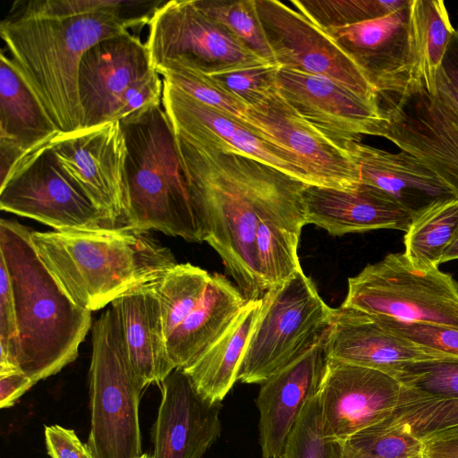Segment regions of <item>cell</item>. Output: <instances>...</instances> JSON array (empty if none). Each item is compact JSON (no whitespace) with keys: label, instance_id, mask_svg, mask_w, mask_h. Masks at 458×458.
Returning a JSON list of instances; mask_svg holds the SVG:
<instances>
[{"label":"cell","instance_id":"cell-41","mask_svg":"<svg viewBox=\"0 0 458 458\" xmlns=\"http://www.w3.org/2000/svg\"><path fill=\"white\" fill-rule=\"evenodd\" d=\"M0 371L18 369L20 337L11 277L0 258Z\"/></svg>","mask_w":458,"mask_h":458},{"label":"cell","instance_id":"cell-18","mask_svg":"<svg viewBox=\"0 0 458 458\" xmlns=\"http://www.w3.org/2000/svg\"><path fill=\"white\" fill-rule=\"evenodd\" d=\"M162 106L174 134L225 153L256 159L313 186L295 158L236 117L205 105L163 80Z\"/></svg>","mask_w":458,"mask_h":458},{"label":"cell","instance_id":"cell-49","mask_svg":"<svg viewBox=\"0 0 458 458\" xmlns=\"http://www.w3.org/2000/svg\"><path fill=\"white\" fill-rule=\"evenodd\" d=\"M458 259V232L443 254L441 263Z\"/></svg>","mask_w":458,"mask_h":458},{"label":"cell","instance_id":"cell-5","mask_svg":"<svg viewBox=\"0 0 458 458\" xmlns=\"http://www.w3.org/2000/svg\"><path fill=\"white\" fill-rule=\"evenodd\" d=\"M127 146L129 210L125 225L205 242L182 169L175 135L162 106L121 123Z\"/></svg>","mask_w":458,"mask_h":458},{"label":"cell","instance_id":"cell-2","mask_svg":"<svg viewBox=\"0 0 458 458\" xmlns=\"http://www.w3.org/2000/svg\"><path fill=\"white\" fill-rule=\"evenodd\" d=\"M175 135L179 160L207 242L247 301L263 291L255 250L263 217L307 184L256 159Z\"/></svg>","mask_w":458,"mask_h":458},{"label":"cell","instance_id":"cell-30","mask_svg":"<svg viewBox=\"0 0 458 458\" xmlns=\"http://www.w3.org/2000/svg\"><path fill=\"white\" fill-rule=\"evenodd\" d=\"M390 417L423 444L458 438V399L425 396L403 386L400 401Z\"/></svg>","mask_w":458,"mask_h":458},{"label":"cell","instance_id":"cell-25","mask_svg":"<svg viewBox=\"0 0 458 458\" xmlns=\"http://www.w3.org/2000/svg\"><path fill=\"white\" fill-rule=\"evenodd\" d=\"M348 150L359 167L360 182L375 187L416 216L434 203L458 195L413 155L391 153L360 142Z\"/></svg>","mask_w":458,"mask_h":458},{"label":"cell","instance_id":"cell-3","mask_svg":"<svg viewBox=\"0 0 458 458\" xmlns=\"http://www.w3.org/2000/svg\"><path fill=\"white\" fill-rule=\"evenodd\" d=\"M55 278L79 306L96 311L122 294L153 284L177 264L148 231L127 225L30 232Z\"/></svg>","mask_w":458,"mask_h":458},{"label":"cell","instance_id":"cell-37","mask_svg":"<svg viewBox=\"0 0 458 458\" xmlns=\"http://www.w3.org/2000/svg\"><path fill=\"white\" fill-rule=\"evenodd\" d=\"M396 380L418 394L458 399V358H440L407 363Z\"/></svg>","mask_w":458,"mask_h":458},{"label":"cell","instance_id":"cell-19","mask_svg":"<svg viewBox=\"0 0 458 458\" xmlns=\"http://www.w3.org/2000/svg\"><path fill=\"white\" fill-rule=\"evenodd\" d=\"M154 69L146 43L131 31L90 47L81 58L78 75L83 128L114 121L130 88Z\"/></svg>","mask_w":458,"mask_h":458},{"label":"cell","instance_id":"cell-8","mask_svg":"<svg viewBox=\"0 0 458 458\" xmlns=\"http://www.w3.org/2000/svg\"><path fill=\"white\" fill-rule=\"evenodd\" d=\"M341 306L397 320L458 327V282L437 268L414 267L390 253L348 279Z\"/></svg>","mask_w":458,"mask_h":458},{"label":"cell","instance_id":"cell-10","mask_svg":"<svg viewBox=\"0 0 458 458\" xmlns=\"http://www.w3.org/2000/svg\"><path fill=\"white\" fill-rule=\"evenodd\" d=\"M239 120L292 155L313 186L347 191L360 183L359 167L348 150L301 117L277 87L248 106Z\"/></svg>","mask_w":458,"mask_h":458},{"label":"cell","instance_id":"cell-21","mask_svg":"<svg viewBox=\"0 0 458 458\" xmlns=\"http://www.w3.org/2000/svg\"><path fill=\"white\" fill-rule=\"evenodd\" d=\"M327 333L305 353L261 384L255 403L259 414L262 458H280L301 412L318 394L328 360Z\"/></svg>","mask_w":458,"mask_h":458},{"label":"cell","instance_id":"cell-11","mask_svg":"<svg viewBox=\"0 0 458 458\" xmlns=\"http://www.w3.org/2000/svg\"><path fill=\"white\" fill-rule=\"evenodd\" d=\"M51 150L89 200L116 225L129 210L127 146L119 121L60 132Z\"/></svg>","mask_w":458,"mask_h":458},{"label":"cell","instance_id":"cell-6","mask_svg":"<svg viewBox=\"0 0 458 458\" xmlns=\"http://www.w3.org/2000/svg\"><path fill=\"white\" fill-rule=\"evenodd\" d=\"M89 371L94 458H137L142 453L139 403L142 392L124 350L111 308L91 327Z\"/></svg>","mask_w":458,"mask_h":458},{"label":"cell","instance_id":"cell-44","mask_svg":"<svg viewBox=\"0 0 458 458\" xmlns=\"http://www.w3.org/2000/svg\"><path fill=\"white\" fill-rule=\"evenodd\" d=\"M35 384L19 369L0 371V407L13 406Z\"/></svg>","mask_w":458,"mask_h":458},{"label":"cell","instance_id":"cell-17","mask_svg":"<svg viewBox=\"0 0 458 458\" xmlns=\"http://www.w3.org/2000/svg\"><path fill=\"white\" fill-rule=\"evenodd\" d=\"M148 25L146 46L155 69L175 58L206 67L265 60L201 12L194 0L161 3Z\"/></svg>","mask_w":458,"mask_h":458},{"label":"cell","instance_id":"cell-26","mask_svg":"<svg viewBox=\"0 0 458 458\" xmlns=\"http://www.w3.org/2000/svg\"><path fill=\"white\" fill-rule=\"evenodd\" d=\"M110 308L140 388L151 384L159 386L175 367L168 353L160 302L153 284L122 294Z\"/></svg>","mask_w":458,"mask_h":458},{"label":"cell","instance_id":"cell-9","mask_svg":"<svg viewBox=\"0 0 458 458\" xmlns=\"http://www.w3.org/2000/svg\"><path fill=\"white\" fill-rule=\"evenodd\" d=\"M377 96L383 138L420 159L458 195V118L420 80Z\"/></svg>","mask_w":458,"mask_h":458},{"label":"cell","instance_id":"cell-12","mask_svg":"<svg viewBox=\"0 0 458 458\" xmlns=\"http://www.w3.org/2000/svg\"><path fill=\"white\" fill-rule=\"evenodd\" d=\"M275 59L282 68L328 78L360 96L377 101L362 69L329 35L297 10L278 0H256Z\"/></svg>","mask_w":458,"mask_h":458},{"label":"cell","instance_id":"cell-29","mask_svg":"<svg viewBox=\"0 0 458 458\" xmlns=\"http://www.w3.org/2000/svg\"><path fill=\"white\" fill-rule=\"evenodd\" d=\"M457 232L458 198L437 201L412 218L403 236V253L416 268H437Z\"/></svg>","mask_w":458,"mask_h":458},{"label":"cell","instance_id":"cell-31","mask_svg":"<svg viewBox=\"0 0 458 458\" xmlns=\"http://www.w3.org/2000/svg\"><path fill=\"white\" fill-rule=\"evenodd\" d=\"M412 12L420 55L421 83L435 96L437 71L455 29L442 0H413Z\"/></svg>","mask_w":458,"mask_h":458},{"label":"cell","instance_id":"cell-14","mask_svg":"<svg viewBox=\"0 0 458 458\" xmlns=\"http://www.w3.org/2000/svg\"><path fill=\"white\" fill-rule=\"evenodd\" d=\"M402 391L399 381L384 372L328 358L317 394L323 437L345 442L386 420Z\"/></svg>","mask_w":458,"mask_h":458},{"label":"cell","instance_id":"cell-35","mask_svg":"<svg viewBox=\"0 0 458 458\" xmlns=\"http://www.w3.org/2000/svg\"><path fill=\"white\" fill-rule=\"evenodd\" d=\"M409 0H293L291 4L324 30L350 26L388 15Z\"/></svg>","mask_w":458,"mask_h":458},{"label":"cell","instance_id":"cell-1","mask_svg":"<svg viewBox=\"0 0 458 458\" xmlns=\"http://www.w3.org/2000/svg\"><path fill=\"white\" fill-rule=\"evenodd\" d=\"M155 2L30 0L1 21L0 34L17 72L63 133L83 128L78 75L97 43L148 24L127 12Z\"/></svg>","mask_w":458,"mask_h":458},{"label":"cell","instance_id":"cell-7","mask_svg":"<svg viewBox=\"0 0 458 458\" xmlns=\"http://www.w3.org/2000/svg\"><path fill=\"white\" fill-rule=\"evenodd\" d=\"M333 316L334 309L302 269L268 290L236 380L263 384L314 346L329 329Z\"/></svg>","mask_w":458,"mask_h":458},{"label":"cell","instance_id":"cell-32","mask_svg":"<svg viewBox=\"0 0 458 458\" xmlns=\"http://www.w3.org/2000/svg\"><path fill=\"white\" fill-rule=\"evenodd\" d=\"M211 276L190 263H177L153 283L166 339L201 300Z\"/></svg>","mask_w":458,"mask_h":458},{"label":"cell","instance_id":"cell-36","mask_svg":"<svg viewBox=\"0 0 458 458\" xmlns=\"http://www.w3.org/2000/svg\"><path fill=\"white\" fill-rule=\"evenodd\" d=\"M200 66L220 87L247 106L259 102L277 87L281 68L266 60Z\"/></svg>","mask_w":458,"mask_h":458},{"label":"cell","instance_id":"cell-45","mask_svg":"<svg viewBox=\"0 0 458 458\" xmlns=\"http://www.w3.org/2000/svg\"><path fill=\"white\" fill-rule=\"evenodd\" d=\"M439 70L458 90V26L448 43Z\"/></svg>","mask_w":458,"mask_h":458},{"label":"cell","instance_id":"cell-4","mask_svg":"<svg viewBox=\"0 0 458 458\" xmlns=\"http://www.w3.org/2000/svg\"><path fill=\"white\" fill-rule=\"evenodd\" d=\"M30 232L0 220V258L11 277L20 337L17 367L37 383L77 358L92 322L91 311L75 303L46 267Z\"/></svg>","mask_w":458,"mask_h":458},{"label":"cell","instance_id":"cell-50","mask_svg":"<svg viewBox=\"0 0 458 458\" xmlns=\"http://www.w3.org/2000/svg\"><path fill=\"white\" fill-rule=\"evenodd\" d=\"M137 458H152V456L148 454H142L140 456Z\"/></svg>","mask_w":458,"mask_h":458},{"label":"cell","instance_id":"cell-46","mask_svg":"<svg viewBox=\"0 0 458 458\" xmlns=\"http://www.w3.org/2000/svg\"><path fill=\"white\" fill-rule=\"evenodd\" d=\"M437 98L458 118V90L438 69L437 74Z\"/></svg>","mask_w":458,"mask_h":458},{"label":"cell","instance_id":"cell-20","mask_svg":"<svg viewBox=\"0 0 458 458\" xmlns=\"http://www.w3.org/2000/svg\"><path fill=\"white\" fill-rule=\"evenodd\" d=\"M162 399L151 429L152 458H203L222 431V402H211L175 368L159 385Z\"/></svg>","mask_w":458,"mask_h":458},{"label":"cell","instance_id":"cell-13","mask_svg":"<svg viewBox=\"0 0 458 458\" xmlns=\"http://www.w3.org/2000/svg\"><path fill=\"white\" fill-rule=\"evenodd\" d=\"M0 208L37 220L54 230L119 226L64 171L51 147L0 186Z\"/></svg>","mask_w":458,"mask_h":458},{"label":"cell","instance_id":"cell-27","mask_svg":"<svg viewBox=\"0 0 458 458\" xmlns=\"http://www.w3.org/2000/svg\"><path fill=\"white\" fill-rule=\"evenodd\" d=\"M248 301L225 276L214 274L196 307L166 339L175 368L185 369L229 328Z\"/></svg>","mask_w":458,"mask_h":458},{"label":"cell","instance_id":"cell-38","mask_svg":"<svg viewBox=\"0 0 458 458\" xmlns=\"http://www.w3.org/2000/svg\"><path fill=\"white\" fill-rule=\"evenodd\" d=\"M345 442L379 458H424L423 443L391 417Z\"/></svg>","mask_w":458,"mask_h":458},{"label":"cell","instance_id":"cell-33","mask_svg":"<svg viewBox=\"0 0 458 458\" xmlns=\"http://www.w3.org/2000/svg\"><path fill=\"white\" fill-rule=\"evenodd\" d=\"M194 3L201 12L259 57L276 64L256 0H194Z\"/></svg>","mask_w":458,"mask_h":458},{"label":"cell","instance_id":"cell-47","mask_svg":"<svg viewBox=\"0 0 458 458\" xmlns=\"http://www.w3.org/2000/svg\"><path fill=\"white\" fill-rule=\"evenodd\" d=\"M423 445L424 458H458V438Z\"/></svg>","mask_w":458,"mask_h":458},{"label":"cell","instance_id":"cell-22","mask_svg":"<svg viewBox=\"0 0 458 458\" xmlns=\"http://www.w3.org/2000/svg\"><path fill=\"white\" fill-rule=\"evenodd\" d=\"M61 131L17 72L0 55L1 185L42 151Z\"/></svg>","mask_w":458,"mask_h":458},{"label":"cell","instance_id":"cell-23","mask_svg":"<svg viewBox=\"0 0 458 458\" xmlns=\"http://www.w3.org/2000/svg\"><path fill=\"white\" fill-rule=\"evenodd\" d=\"M326 349L329 359L373 369L394 378L407 363L444 358L389 331L375 315L344 306L334 309Z\"/></svg>","mask_w":458,"mask_h":458},{"label":"cell","instance_id":"cell-43","mask_svg":"<svg viewBox=\"0 0 458 458\" xmlns=\"http://www.w3.org/2000/svg\"><path fill=\"white\" fill-rule=\"evenodd\" d=\"M45 439L51 458H94L72 429L59 425L46 426Z\"/></svg>","mask_w":458,"mask_h":458},{"label":"cell","instance_id":"cell-24","mask_svg":"<svg viewBox=\"0 0 458 458\" xmlns=\"http://www.w3.org/2000/svg\"><path fill=\"white\" fill-rule=\"evenodd\" d=\"M303 201L307 224L331 235L376 229L406 232L413 218L386 193L363 183L347 191L309 185Z\"/></svg>","mask_w":458,"mask_h":458},{"label":"cell","instance_id":"cell-16","mask_svg":"<svg viewBox=\"0 0 458 458\" xmlns=\"http://www.w3.org/2000/svg\"><path fill=\"white\" fill-rule=\"evenodd\" d=\"M277 89L301 117L344 148L364 135L383 137L386 119L378 100L328 78L282 67Z\"/></svg>","mask_w":458,"mask_h":458},{"label":"cell","instance_id":"cell-15","mask_svg":"<svg viewBox=\"0 0 458 458\" xmlns=\"http://www.w3.org/2000/svg\"><path fill=\"white\" fill-rule=\"evenodd\" d=\"M412 2L381 18L326 30L377 93L396 92L412 80L421 81Z\"/></svg>","mask_w":458,"mask_h":458},{"label":"cell","instance_id":"cell-42","mask_svg":"<svg viewBox=\"0 0 458 458\" xmlns=\"http://www.w3.org/2000/svg\"><path fill=\"white\" fill-rule=\"evenodd\" d=\"M163 79L154 69L136 81L125 94L114 121L130 123L162 106Z\"/></svg>","mask_w":458,"mask_h":458},{"label":"cell","instance_id":"cell-28","mask_svg":"<svg viewBox=\"0 0 458 458\" xmlns=\"http://www.w3.org/2000/svg\"><path fill=\"white\" fill-rule=\"evenodd\" d=\"M261 308L262 298L248 301L226 332L183 369L196 390L209 401L222 402L237 381V371Z\"/></svg>","mask_w":458,"mask_h":458},{"label":"cell","instance_id":"cell-34","mask_svg":"<svg viewBox=\"0 0 458 458\" xmlns=\"http://www.w3.org/2000/svg\"><path fill=\"white\" fill-rule=\"evenodd\" d=\"M156 71L162 79L196 100L240 119L247 106L211 79L203 68L186 58H175L159 64Z\"/></svg>","mask_w":458,"mask_h":458},{"label":"cell","instance_id":"cell-48","mask_svg":"<svg viewBox=\"0 0 458 458\" xmlns=\"http://www.w3.org/2000/svg\"><path fill=\"white\" fill-rule=\"evenodd\" d=\"M327 458H379L360 450L348 442L331 441L328 443Z\"/></svg>","mask_w":458,"mask_h":458},{"label":"cell","instance_id":"cell-40","mask_svg":"<svg viewBox=\"0 0 458 458\" xmlns=\"http://www.w3.org/2000/svg\"><path fill=\"white\" fill-rule=\"evenodd\" d=\"M328 443L322 436L316 394L301 412L280 458H327Z\"/></svg>","mask_w":458,"mask_h":458},{"label":"cell","instance_id":"cell-39","mask_svg":"<svg viewBox=\"0 0 458 458\" xmlns=\"http://www.w3.org/2000/svg\"><path fill=\"white\" fill-rule=\"evenodd\" d=\"M389 331L444 358H458V327L413 323L375 315Z\"/></svg>","mask_w":458,"mask_h":458}]
</instances>
